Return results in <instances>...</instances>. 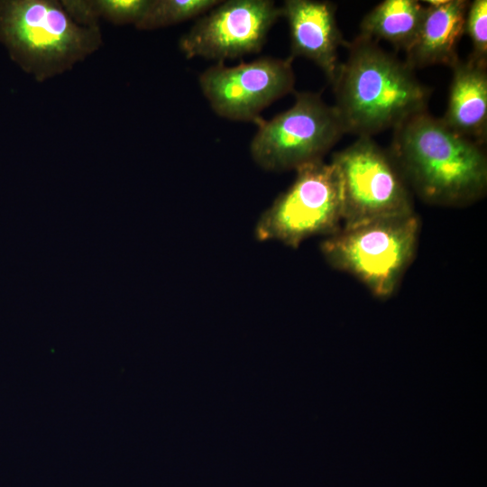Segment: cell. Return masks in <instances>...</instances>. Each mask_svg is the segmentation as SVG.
Here are the masks:
<instances>
[{"label": "cell", "instance_id": "ba28073f", "mask_svg": "<svg viewBox=\"0 0 487 487\" xmlns=\"http://www.w3.org/2000/svg\"><path fill=\"white\" fill-rule=\"evenodd\" d=\"M291 57H261L225 66L217 62L198 76L202 94L220 117L257 124L271 104L294 91Z\"/></svg>", "mask_w": 487, "mask_h": 487}, {"label": "cell", "instance_id": "8fae6325", "mask_svg": "<svg viewBox=\"0 0 487 487\" xmlns=\"http://www.w3.org/2000/svg\"><path fill=\"white\" fill-rule=\"evenodd\" d=\"M422 23L405 62L413 69L432 65L450 68L459 60L457 45L464 33L469 2L427 0Z\"/></svg>", "mask_w": 487, "mask_h": 487}, {"label": "cell", "instance_id": "277c9868", "mask_svg": "<svg viewBox=\"0 0 487 487\" xmlns=\"http://www.w3.org/2000/svg\"><path fill=\"white\" fill-rule=\"evenodd\" d=\"M420 222L413 213L341 228L320 244L326 262L351 274L376 298L399 288L417 251Z\"/></svg>", "mask_w": 487, "mask_h": 487}, {"label": "cell", "instance_id": "30bf717a", "mask_svg": "<svg viewBox=\"0 0 487 487\" xmlns=\"http://www.w3.org/2000/svg\"><path fill=\"white\" fill-rule=\"evenodd\" d=\"M280 9L289 26L290 57L313 61L332 83L341 63L338 49L347 43L338 28L334 4L286 0Z\"/></svg>", "mask_w": 487, "mask_h": 487}, {"label": "cell", "instance_id": "3957f363", "mask_svg": "<svg viewBox=\"0 0 487 487\" xmlns=\"http://www.w3.org/2000/svg\"><path fill=\"white\" fill-rule=\"evenodd\" d=\"M0 41L37 82L61 75L103 43L100 26L78 24L58 0H0Z\"/></svg>", "mask_w": 487, "mask_h": 487}, {"label": "cell", "instance_id": "8992f818", "mask_svg": "<svg viewBox=\"0 0 487 487\" xmlns=\"http://www.w3.org/2000/svg\"><path fill=\"white\" fill-rule=\"evenodd\" d=\"M330 162L340 183L342 228L415 213L410 189L392 157L371 137H359Z\"/></svg>", "mask_w": 487, "mask_h": 487}, {"label": "cell", "instance_id": "9c48e42d", "mask_svg": "<svg viewBox=\"0 0 487 487\" xmlns=\"http://www.w3.org/2000/svg\"><path fill=\"white\" fill-rule=\"evenodd\" d=\"M281 9L271 0L220 1L178 41L185 58L224 62L260 52Z\"/></svg>", "mask_w": 487, "mask_h": 487}, {"label": "cell", "instance_id": "5b68a950", "mask_svg": "<svg viewBox=\"0 0 487 487\" xmlns=\"http://www.w3.org/2000/svg\"><path fill=\"white\" fill-rule=\"evenodd\" d=\"M256 124L251 157L264 170L275 172L323 161L345 133L334 106L315 92H297L289 109Z\"/></svg>", "mask_w": 487, "mask_h": 487}, {"label": "cell", "instance_id": "6da1fadb", "mask_svg": "<svg viewBox=\"0 0 487 487\" xmlns=\"http://www.w3.org/2000/svg\"><path fill=\"white\" fill-rule=\"evenodd\" d=\"M389 152L409 189L426 203L464 207L486 193L482 145L426 111L394 128Z\"/></svg>", "mask_w": 487, "mask_h": 487}, {"label": "cell", "instance_id": "7a4b0ae2", "mask_svg": "<svg viewBox=\"0 0 487 487\" xmlns=\"http://www.w3.org/2000/svg\"><path fill=\"white\" fill-rule=\"evenodd\" d=\"M331 83L345 133L371 137L426 111L430 89L405 61L358 35Z\"/></svg>", "mask_w": 487, "mask_h": 487}, {"label": "cell", "instance_id": "9a60e30c", "mask_svg": "<svg viewBox=\"0 0 487 487\" xmlns=\"http://www.w3.org/2000/svg\"><path fill=\"white\" fill-rule=\"evenodd\" d=\"M219 0H151L150 5L134 26L150 31L187 22L207 13Z\"/></svg>", "mask_w": 487, "mask_h": 487}, {"label": "cell", "instance_id": "7c38bea8", "mask_svg": "<svg viewBox=\"0 0 487 487\" xmlns=\"http://www.w3.org/2000/svg\"><path fill=\"white\" fill-rule=\"evenodd\" d=\"M486 65L469 57L451 67L447 107L441 118L450 129L482 145L487 136Z\"/></svg>", "mask_w": 487, "mask_h": 487}, {"label": "cell", "instance_id": "4fadbf2b", "mask_svg": "<svg viewBox=\"0 0 487 487\" xmlns=\"http://www.w3.org/2000/svg\"><path fill=\"white\" fill-rule=\"evenodd\" d=\"M424 11L416 0H385L363 17L359 35L386 41L406 51L418 35Z\"/></svg>", "mask_w": 487, "mask_h": 487}, {"label": "cell", "instance_id": "5bb4252c", "mask_svg": "<svg viewBox=\"0 0 487 487\" xmlns=\"http://www.w3.org/2000/svg\"><path fill=\"white\" fill-rule=\"evenodd\" d=\"M69 15L78 24L99 26L105 19L115 25L135 26L144 15L151 0H61Z\"/></svg>", "mask_w": 487, "mask_h": 487}, {"label": "cell", "instance_id": "2e32d148", "mask_svg": "<svg viewBox=\"0 0 487 487\" xmlns=\"http://www.w3.org/2000/svg\"><path fill=\"white\" fill-rule=\"evenodd\" d=\"M464 32L472 41L473 52L470 57L478 62L487 64V1L474 0L469 3Z\"/></svg>", "mask_w": 487, "mask_h": 487}, {"label": "cell", "instance_id": "52a82bcc", "mask_svg": "<svg viewBox=\"0 0 487 487\" xmlns=\"http://www.w3.org/2000/svg\"><path fill=\"white\" fill-rule=\"evenodd\" d=\"M296 171L288 189L259 217L254 227L258 241L298 248L310 237H326L342 228L341 188L333 164L318 161Z\"/></svg>", "mask_w": 487, "mask_h": 487}]
</instances>
